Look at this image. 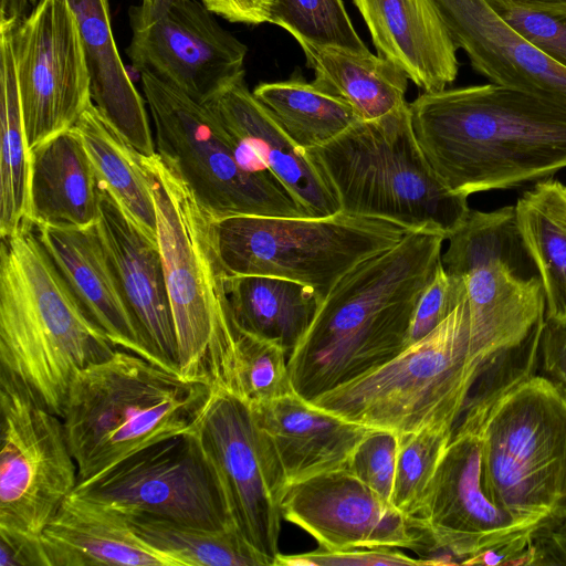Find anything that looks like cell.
Masks as SVG:
<instances>
[{
  "mask_svg": "<svg viewBox=\"0 0 566 566\" xmlns=\"http://www.w3.org/2000/svg\"><path fill=\"white\" fill-rule=\"evenodd\" d=\"M417 142L454 193L520 187L566 168V107L494 83L423 92L410 103Z\"/></svg>",
  "mask_w": 566,
  "mask_h": 566,
  "instance_id": "cell-1",
  "label": "cell"
},
{
  "mask_svg": "<svg viewBox=\"0 0 566 566\" xmlns=\"http://www.w3.org/2000/svg\"><path fill=\"white\" fill-rule=\"evenodd\" d=\"M444 240L437 231H411L342 277L289 356L298 396L310 401L409 345L417 304L441 264Z\"/></svg>",
  "mask_w": 566,
  "mask_h": 566,
  "instance_id": "cell-2",
  "label": "cell"
},
{
  "mask_svg": "<svg viewBox=\"0 0 566 566\" xmlns=\"http://www.w3.org/2000/svg\"><path fill=\"white\" fill-rule=\"evenodd\" d=\"M33 228L1 239L0 379L62 418L74 376L117 347L81 306Z\"/></svg>",
  "mask_w": 566,
  "mask_h": 566,
  "instance_id": "cell-3",
  "label": "cell"
},
{
  "mask_svg": "<svg viewBox=\"0 0 566 566\" xmlns=\"http://www.w3.org/2000/svg\"><path fill=\"white\" fill-rule=\"evenodd\" d=\"M214 390L120 348L80 370L62 416L77 484L148 446L196 432Z\"/></svg>",
  "mask_w": 566,
  "mask_h": 566,
  "instance_id": "cell-4",
  "label": "cell"
},
{
  "mask_svg": "<svg viewBox=\"0 0 566 566\" xmlns=\"http://www.w3.org/2000/svg\"><path fill=\"white\" fill-rule=\"evenodd\" d=\"M305 153L344 213L389 220L411 231H437L447 240L471 210L468 197L452 192L424 157L410 104L382 119L357 120Z\"/></svg>",
  "mask_w": 566,
  "mask_h": 566,
  "instance_id": "cell-5",
  "label": "cell"
},
{
  "mask_svg": "<svg viewBox=\"0 0 566 566\" xmlns=\"http://www.w3.org/2000/svg\"><path fill=\"white\" fill-rule=\"evenodd\" d=\"M479 420L488 496L535 526L566 523V396L531 374L502 392L469 397Z\"/></svg>",
  "mask_w": 566,
  "mask_h": 566,
  "instance_id": "cell-6",
  "label": "cell"
},
{
  "mask_svg": "<svg viewBox=\"0 0 566 566\" xmlns=\"http://www.w3.org/2000/svg\"><path fill=\"white\" fill-rule=\"evenodd\" d=\"M156 209L157 244L167 285L178 369L211 382L209 369L235 338L216 237V218L158 153L142 156Z\"/></svg>",
  "mask_w": 566,
  "mask_h": 566,
  "instance_id": "cell-7",
  "label": "cell"
},
{
  "mask_svg": "<svg viewBox=\"0 0 566 566\" xmlns=\"http://www.w3.org/2000/svg\"><path fill=\"white\" fill-rule=\"evenodd\" d=\"M479 376L470 358L465 298L428 335L310 402L347 421L401 436L455 426Z\"/></svg>",
  "mask_w": 566,
  "mask_h": 566,
  "instance_id": "cell-8",
  "label": "cell"
},
{
  "mask_svg": "<svg viewBox=\"0 0 566 566\" xmlns=\"http://www.w3.org/2000/svg\"><path fill=\"white\" fill-rule=\"evenodd\" d=\"M140 77L155 128L156 151L216 219L310 217L205 103L149 71H142Z\"/></svg>",
  "mask_w": 566,
  "mask_h": 566,
  "instance_id": "cell-9",
  "label": "cell"
},
{
  "mask_svg": "<svg viewBox=\"0 0 566 566\" xmlns=\"http://www.w3.org/2000/svg\"><path fill=\"white\" fill-rule=\"evenodd\" d=\"M411 230L379 218L232 216L216 219L228 276L268 275L311 287L322 303L360 262L398 244Z\"/></svg>",
  "mask_w": 566,
  "mask_h": 566,
  "instance_id": "cell-10",
  "label": "cell"
},
{
  "mask_svg": "<svg viewBox=\"0 0 566 566\" xmlns=\"http://www.w3.org/2000/svg\"><path fill=\"white\" fill-rule=\"evenodd\" d=\"M0 418V539L31 548L45 564L40 537L77 486V464L62 418L4 379Z\"/></svg>",
  "mask_w": 566,
  "mask_h": 566,
  "instance_id": "cell-11",
  "label": "cell"
},
{
  "mask_svg": "<svg viewBox=\"0 0 566 566\" xmlns=\"http://www.w3.org/2000/svg\"><path fill=\"white\" fill-rule=\"evenodd\" d=\"M196 434L217 473L233 526L268 566H276L287 480L270 437L250 405L217 388Z\"/></svg>",
  "mask_w": 566,
  "mask_h": 566,
  "instance_id": "cell-12",
  "label": "cell"
},
{
  "mask_svg": "<svg viewBox=\"0 0 566 566\" xmlns=\"http://www.w3.org/2000/svg\"><path fill=\"white\" fill-rule=\"evenodd\" d=\"M126 54L193 99L206 103L244 76L248 48L201 1L142 0L128 10Z\"/></svg>",
  "mask_w": 566,
  "mask_h": 566,
  "instance_id": "cell-13",
  "label": "cell"
},
{
  "mask_svg": "<svg viewBox=\"0 0 566 566\" xmlns=\"http://www.w3.org/2000/svg\"><path fill=\"white\" fill-rule=\"evenodd\" d=\"M30 150L72 128L93 103L78 22L67 0H38L11 28Z\"/></svg>",
  "mask_w": 566,
  "mask_h": 566,
  "instance_id": "cell-14",
  "label": "cell"
},
{
  "mask_svg": "<svg viewBox=\"0 0 566 566\" xmlns=\"http://www.w3.org/2000/svg\"><path fill=\"white\" fill-rule=\"evenodd\" d=\"M75 490L120 510L211 530L235 528L196 432L148 446Z\"/></svg>",
  "mask_w": 566,
  "mask_h": 566,
  "instance_id": "cell-15",
  "label": "cell"
},
{
  "mask_svg": "<svg viewBox=\"0 0 566 566\" xmlns=\"http://www.w3.org/2000/svg\"><path fill=\"white\" fill-rule=\"evenodd\" d=\"M410 523L432 548L462 560L532 537L542 528L517 520L488 496L482 483L479 420L469 415H462L454 426Z\"/></svg>",
  "mask_w": 566,
  "mask_h": 566,
  "instance_id": "cell-16",
  "label": "cell"
},
{
  "mask_svg": "<svg viewBox=\"0 0 566 566\" xmlns=\"http://www.w3.org/2000/svg\"><path fill=\"white\" fill-rule=\"evenodd\" d=\"M448 241L441 262L447 272L465 282L470 358L481 375L544 322V289L538 274L512 260Z\"/></svg>",
  "mask_w": 566,
  "mask_h": 566,
  "instance_id": "cell-17",
  "label": "cell"
},
{
  "mask_svg": "<svg viewBox=\"0 0 566 566\" xmlns=\"http://www.w3.org/2000/svg\"><path fill=\"white\" fill-rule=\"evenodd\" d=\"M282 515L327 549L389 547L421 552L430 546L409 517L348 469L287 484Z\"/></svg>",
  "mask_w": 566,
  "mask_h": 566,
  "instance_id": "cell-18",
  "label": "cell"
},
{
  "mask_svg": "<svg viewBox=\"0 0 566 566\" xmlns=\"http://www.w3.org/2000/svg\"><path fill=\"white\" fill-rule=\"evenodd\" d=\"M457 49L492 83L566 107V69L507 24L486 0H432Z\"/></svg>",
  "mask_w": 566,
  "mask_h": 566,
  "instance_id": "cell-19",
  "label": "cell"
},
{
  "mask_svg": "<svg viewBox=\"0 0 566 566\" xmlns=\"http://www.w3.org/2000/svg\"><path fill=\"white\" fill-rule=\"evenodd\" d=\"M96 229L145 344L167 368L179 371L175 326L157 242L145 235L103 188Z\"/></svg>",
  "mask_w": 566,
  "mask_h": 566,
  "instance_id": "cell-20",
  "label": "cell"
},
{
  "mask_svg": "<svg viewBox=\"0 0 566 566\" xmlns=\"http://www.w3.org/2000/svg\"><path fill=\"white\" fill-rule=\"evenodd\" d=\"M205 104L310 217L325 218L340 212L339 201L325 178L249 90L244 76Z\"/></svg>",
  "mask_w": 566,
  "mask_h": 566,
  "instance_id": "cell-21",
  "label": "cell"
},
{
  "mask_svg": "<svg viewBox=\"0 0 566 566\" xmlns=\"http://www.w3.org/2000/svg\"><path fill=\"white\" fill-rule=\"evenodd\" d=\"M34 228L81 306L108 339L117 348L166 367L143 339L96 224L88 228Z\"/></svg>",
  "mask_w": 566,
  "mask_h": 566,
  "instance_id": "cell-22",
  "label": "cell"
},
{
  "mask_svg": "<svg viewBox=\"0 0 566 566\" xmlns=\"http://www.w3.org/2000/svg\"><path fill=\"white\" fill-rule=\"evenodd\" d=\"M40 542L46 566H177L135 534L123 511L76 490Z\"/></svg>",
  "mask_w": 566,
  "mask_h": 566,
  "instance_id": "cell-23",
  "label": "cell"
},
{
  "mask_svg": "<svg viewBox=\"0 0 566 566\" xmlns=\"http://www.w3.org/2000/svg\"><path fill=\"white\" fill-rule=\"evenodd\" d=\"M378 55L399 66L423 92L458 75L457 46L432 0H353Z\"/></svg>",
  "mask_w": 566,
  "mask_h": 566,
  "instance_id": "cell-24",
  "label": "cell"
},
{
  "mask_svg": "<svg viewBox=\"0 0 566 566\" xmlns=\"http://www.w3.org/2000/svg\"><path fill=\"white\" fill-rule=\"evenodd\" d=\"M251 409L275 448L287 484L347 469L358 444L374 430L321 409L296 392Z\"/></svg>",
  "mask_w": 566,
  "mask_h": 566,
  "instance_id": "cell-25",
  "label": "cell"
},
{
  "mask_svg": "<svg viewBox=\"0 0 566 566\" xmlns=\"http://www.w3.org/2000/svg\"><path fill=\"white\" fill-rule=\"evenodd\" d=\"M102 186L74 127L31 149L30 222L88 228L99 217Z\"/></svg>",
  "mask_w": 566,
  "mask_h": 566,
  "instance_id": "cell-26",
  "label": "cell"
},
{
  "mask_svg": "<svg viewBox=\"0 0 566 566\" xmlns=\"http://www.w3.org/2000/svg\"><path fill=\"white\" fill-rule=\"evenodd\" d=\"M76 15L91 80L93 104L143 156L156 154L145 101L119 56L108 0H67Z\"/></svg>",
  "mask_w": 566,
  "mask_h": 566,
  "instance_id": "cell-27",
  "label": "cell"
},
{
  "mask_svg": "<svg viewBox=\"0 0 566 566\" xmlns=\"http://www.w3.org/2000/svg\"><path fill=\"white\" fill-rule=\"evenodd\" d=\"M312 82L319 90L347 103L358 120L374 122L409 106L407 74L392 62L367 52L298 42Z\"/></svg>",
  "mask_w": 566,
  "mask_h": 566,
  "instance_id": "cell-28",
  "label": "cell"
},
{
  "mask_svg": "<svg viewBox=\"0 0 566 566\" xmlns=\"http://www.w3.org/2000/svg\"><path fill=\"white\" fill-rule=\"evenodd\" d=\"M226 292L235 324L277 344L289 356L321 305L311 287L276 276H227Z\"/></svg>",
  "mask_w": 566,
  "mask_h": 566,
  "instance_id": "cell-29",
  "label": "cell"
},
{
  "mask_svg": "<svg viewBox=\"0 0 566 566\" xmlns=\"http://www.w3.org/2000/svg\"><path fill=\"white\" fill-rule=\"evenodd\" d=\"M73 127L86 147L102 188L145 235L157 242L156 209L143 155L93 103Z\"/></svg>",
  "mask_w": 566,
  "mask_h": 566,
  "instance_id": "cell-30",
  "label": "cell"
},
{
  "mask_svg": "<svg viewBox=\"0 0 566 566\" xmlns=\"http://www.w3.org/2000/svg\"><path fill=\"white\" fill-rule=\"evenodd\" d=\"M526 247L545 295V319L566 323V190L552 178L537 181L515 205Z\"/></svg>",
  "mask_w": 566,
  "mask_h": 566,
  "instance_id": "cell-31",
  "label": "cell"
},
{
  "mask_svg": "<svg viewBox=\"0 0 566 566\" xmlns=\"http://www.w3.org/2000/svg\"><path fill=\"white\" fill-rule=\"evenodd\" d=\"M0 23V234L30 222L31 150L28 145L15 74L11 28Z\"/></svg>",
  "mask_w": 566,
  "mask_h": 566,
  "instance_id": "cell-32",
  "label": "cell"
},
{
  "mask_svg": "<svg viewBox=\"0 0 566 566\" xmlns=\"http://www.w3.org/2000/svg\"><path fill=\"white\" fill-rule=\"evenodd\" d=\"M253 94L304 151L326 145L358 120L347 103L297 75L260 83Z\"/></svg>",
  "mask_w": 566,
  "mask_h": 566,
  "instance_id": "cell-33",
  "label": "cell"
},
{
  "mask_svg": "<svg viewBox=\"0 0 566 566\" xmlns=\"http://www.w3.org/2000/svg\"><path fill=\"white\" fill-rule=\"evenodd\" d=\"M120 511L142 541L177 566H268L235 528L211 530L143 512Z\"/></svg>",
  "mask_w": 566,
  "mask_h": 566,
  "instance_id": "cell-34",
  "label": "cell"
},
{
  "mask_svg": "<svg viewBox=\"0 0 566 566\" xmlns=\"http://www.w3.org/2000/svg\"><path fill=\"white\" fill-rule=\"evenodd\" d=\"M287 360L289 355L281 346L237 325L234 370L229 392L251 407L295 392Z\"/></svg>",
  "mask_w": 566,
  "mask_h": 566,
  "instance_id": "cell-35",
  "label": "cell"
},
{
  "mask_svg": "<svg viewBox=\"0 0 566 566\" xmlns=\"http://www.w3.org/2000/svg\"><path fill=\"white\" fill-rule=\"evenodd\" d=\"M453 429L439 424L399 436L391 505L407 517L418 513Z\"/></svg>",
  "mask_w": 566,
  "mask_h": 566,
  "instance_id": "cell-36",
  "label": "cell"
},
{
  "mask_svg": "<svg viewBox=\"0 0 566 566\" xmlns=\"http://www.w3.org/2000/svg\"><path fill=\"white\" fill-rule=\"evenodd\" d=\"M270 23L297 42L367 52L342 0H273Z\"/></svg>",
  "mask_w": 566,
  "mask_h": 566,
  "instance_id": "cell-37",
  "label": "cell"
},
{
  "mask_svg": "<svg viewBox=\"0 0 566 566\" xmlns=\"http://www.w3.org/2000/svg\"><path fill=\"white\" fill-rule=\"evenodd\" d=\"M516 32L566 69V4L531 7L512 0H486Z\"/></svg>",
  "mask_w": 566,
  "mask_h": 566,
  "instance_id": "cell-38",
  "label": "cell"
},
{
  "mask_svg": "<svg viewBox=\"0 0 566 566\" xmlns=\"http://www.w3.org/2000/svg\"><path fill=\"white\" fill-rule=\"evenodd\" d=\"M399 434L374 429L356 448L348 470L385 502L391 504Z\"/></svg>",
  "mask_w": 566,
  "mask_h": 566,
  "instance_id": "cell-39",
  "label": "cell"
},
{
  "mask_svg": "<svg viewBox=\"0 0 566 566\" xmlns=\"http://www.w3.org/2000/svg\"><path fill=\"white\" fill-rule=\"evenodd\" d=\"M465 298L467 286L463 277L447 272L441 262L417 304L409 345L432 332Z\"/></svg>",
  "mask_w": 566,
  "mask_h": 566,
  "instance_id": "cell-40",
  "label": "cell"
},
{
  "mask_svg": "<svg viewBox=\"0 0 566 566\" xmlns=\"http://www.w3.org/2000/svg\"><path fill=\"white\" fill-rule=\"evenodd\" d=\"M436 564H441V562L411 558L408 555L389 547H352L345 549H327L318 546V548L315 551L302 554H280L276 560V566H421Z\"/></svg>",
  "mask_w": 566,
  "mask_h": 566,
  "instance_id": "cell-41",
  "label": "cell"
},
{
  "mask_svg": "<svg viewBox=\"0 0 566 566\" xmlns=\"http://www.w3.org/2000/svg\"><path fill=\"white\" fill-rule=\"evenodd\" d=\"M538 354L542 376L566 396V323L544 321Z\"/></svg>",
  "mask_w": 566,
  "mask_h": 566,
  "instance_id": "cell-42",
  "label": "cell"
},
{
  "mask_svg": "<svg viewBox=\"0 0 566 566\" xmlns=\"http://www.w3.org/2000/svg\"><path fill=\"white\" fill-rule=\"evenodd\" d=\"M212 13L237 23L270 22L273 0H201Z\"/></svg>",
  "mask_w": 566,
  "mask_h": 566,
  "instance_id": "cell-43",
  "label": "cell"
},
{
  "mask_svg": "<svg viewBox=\"0 0 566 566\" xmlns=\"http://www.w3.org/2000/svg\"><path fill=\"white\" fill-rule=\"evenodd\" d=\"M27 0H1L0 23L15 24L24 17Z\"/></svg>",
  "mask_w": 566,
  "mask_h": 566,
  "instance_id": "cell-44",
  "label": "cell"
},
{
  "mask_svg": "<svg viewBox=\"0 0 566 566\" xmlns=\"http://www.w3.org/2000/svg\"><path fill=\"white\" fill-rule=\"evenodd\" d=\"M554 534L558 542V545H560L559 548H560V553H562L563 563L565 565L566 564V523L557 525L555 527Z\"/></svg>",
  "mask_w": 566,
  "mask_h": 566,
  "instance_id": "cell-45",
  "label": "cell"
},
{
  "mask_svg": "<svg viewBox=\"0 0 566 566\" xmlns=\"http://www.w3.org/2000/svg\"><path fill=\"white\" fill-rule=\"evenodd\" d=\"M516 3L531 6V7H553V6H564L566 4V0H512Z\"/></svg>",
  "mask_w": 566,
  "mask_h": 566,
  "instance_id": "cell-46",
  "label": "cell"
},
{
  "mask_svg": "<svg viewBox=\"0 0 566 566\" xmlns=\"http://www.w3.org/2000/svg\"><path fill=\"white\" fill-rule=\"evenodd\" d=\"M27 1L35 2V1H38V0H27Z\"/></svg>",
  "mask_w": 566,
  "mask_h": 566,
  "instance_id": "cell-47",
  "label": "cell"
},
{
  "mask_svg": "<svg viewBox=\"0 0 566 566\" xmlns=\"http://www.w3.org/2000/svg\"><path fill=\"white\" fill-rule=\"evenodd\" d=\"M565 190H566V187H565Z\"/></svg>",
  "mask_w": 566,
  "mask_h": 566,
  "instance_id": "cell-48",
  "label": "cell"
}]
</instances>
